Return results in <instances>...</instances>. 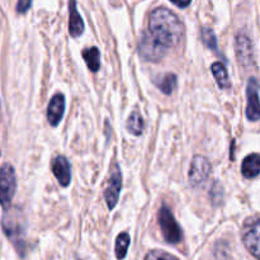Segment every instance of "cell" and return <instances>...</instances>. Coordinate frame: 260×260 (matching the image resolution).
I'll use <instances>...</instances> for the list:
<instances>
[{
    "mask_svg": "<svg viewBox=\"0 0 260 260\" xmlns=\"http://www.w3.org/2000/svg\"><path fill=\"white\" fill-rule=\"evenodd\" d=\"M149 30L162 45L169 48L177 46L184 33L183 24L178 15L164 7L156 8L151 12Z\"/></svg>",
    "mask_w": 260,
    "mask_h": 260,
    "instance_id": "1",
    "label": "cell"
},
{
    "mask_svg": "<svg viewBox=\"0 0 260 260\" xmlns=\"http://www.w3.org/2000/svg\"><path fill=\"white\" fill-rule=\"evenodd\" d=\"M169 51V47L162 45L155 36L151 35L150 30L142 32L141 38L139 41V55L142 60L157 62L162 60Z\"/></svg>",
    "mask_w": 260,
    "mask_h": 260,
    "instance_id": "2",
    "label": "cell"
},
{
    "mask_svg": "<svg viewBox=\"0 0 260 260\" xmlns=\"http://www.w3.org/2000/svg\"><path fill=\"white\" fill-rule=\"evenodd\" d=\"M157 221H159V226L167 243L178 244L182 240V230L175 221L172 211L167 206H162L160 208L157 213Z\"/></svg>",
    "mask_w": 260,
    "mask_h": 260,
    "instance_id": "3",
    "label": "cell"
},
{
    "mask_svg": "<svg viewBox=\"0 0 260 260\" xmlns=\"http://www.w3.org/2000/svg\"><path fill=\"white\" fill-rule=\"evenodd\" d=\"M17 180L14 168L10 164H4L0 168V205L7 207L14 197Z\"/></svg>",
    "mask_w": 260,
    "mask_h": 260,
    "instance_id": "4",
    "label": "cell"
},
{
    "mask_svg": "<svg viewBox=\"0 0 260 260\" xmlns=\"http://www.w3.org/2000/svg\"><path fill=\"white\" fill-rule=\"evenodd\" d=\"M243 243L249 253L260 260V218L246 221L243 229Z\"/></svg>",
    "mask_w": 260,
    "mask_h": 260,
    "instance_id": "5",
    "label": "cell"
},
{
    "mask_svg": "<svg viewBox=\"0 0 260 260\" xmlns=\"http://www.w3.org/2000/svg\"><path fill=\"white\" fill-rule=\"evenodd\" d=\"M211 170H212V167H211V162L207 157L201 156V155L193 157L189 168L190 185L198 188L205 184L208 178H210Z\"/></svg>",
    "mask_w": 260,
    "mask_h": 260,
    "instance_id": "6",
    "label": "cell"
},
{
    "mask_svg": "<svg viewBox=\"0 0 260 260\" xmlns=\"http://www.w3.org/2000/svg\"><path fill=\"white\" fill-rule=\"evenodd\" d=\"M111 170V178H109L108 187H107L106 192H104V198H106L107 206H108L109 210H113L116 207L117 202H118L119 194H121L122 174L117 164H114Z\"/></svg>",
    "mask_w": 260,
    "mask_h": 260,
    "instance_id": "7",
    "label": "cell"
},
{
    "mask_svg": "<svg viewBox=\"0 0 260 260\" xmlns=\"http://www.w3.org/2000/svg\"><path fill=\"white\" fill-rule=\"evenodd\" d=\"M235 48L238 61L241 66L249 69L254 65V52H253V43L245 33H239L235 40Z\"/></svg>",
    "mask_w": 260,
    "mask_h": 260,
    "instance_id": "8",
    "label": "cell"
},
{
    "mask_svg": "<svg viewBox=\"0 0 260 260\" xmlns=\"http://www.w3.org/2000/svg\"><path fill=\"white\" fill-rule=\"evenodd\" d=\"M248 95V107H246V117L249 121H258L260 119V99H259V84L254 78L248 83L246 89Z\"/></svg>",
    "mask_w": 260,
    "mask_h": 260,
    "instance_id": "9",
    "label": "cell"
},
{
    "mask_svg": "<svg viewBox=\"0 0 260 260\" xmlns=\"http://www.w3.org/2000/svg\"><path fill=\"white\" fill-rule=\"evenodd\" d=\"M51 168H52L53 175H55L56 179L58 180L61 187H68V185H70L71 165L65 156H62V155L56 156L55 159H53Z\"/></svg>",
    "mask_w": 260,
    "mask_h": 260,
    "instance_id": "10",
    "label": "cell"
},
{
    "mask_svg": "<svg viewBox=\"0 0 260 260\" xmlns=\"http://www.w3.org/2000/svg\"><path fill=\"white\" fill-rule=\"evenodd\" d=\"M65 112V96L58 93L51 98L47 107V121L52 127H56L61 122Z\"/></svg>",
    "mask_w": 260,
    "mask_h": 260,
    "instance_id": "11",
    "label": "cell"
},
{
    "mask_svg": "<svg viewBox=\"0 0 260 260\" xmlns=\"http://www.w3.org/2000/svg\"><path fill=\"white\" fill-rule=\"evenodd\" d=\"M84 32V22L80 13L78 12L75 0L69 2V33L71 37L76 38Z\"/></svg>",
    "mask_w": 260,
    "mask_h": 260,
    "instance_id": "12",
    "label": "cell"
},
{
    "mask_svg": "<svg viewBox=\"0 0 260 260\" xmlns=\"http://www.w3.org/2000/svg\"><path fill=\"white\" fill-rule=\"evenodd\" d=\"M241 173L246 179H253L260 174V155L250 154L243 160Z\"/></svg>",
    "mask_w": 260,
    "mask_h": 260,
    "instance_id": "13",
    "label": "cell"
},
{
    "mask_svg": "<svg viewBox=\"0 0 260 260\" xmlns=\"http://www.w3.org/2000/svg\"><path fill=\"white\" fill-rule=\"evenodd\" d=\"M3 225H4V229L9 238H18V235L22 234V226H20L19 222V213L17 211L8 213L5 216Z\"/></svg>",
    "mask_w": 260,
    "mask_h": 260,
    "instance_id": "14",
    "label": "cell"
},
{
    "mask_svg": "<svg viewBox=\"0 0 260 260\" xmlns=\"http://www.w3.org/2000/svg\"><path fill=\"white\" fill-rule=\"evenodd\" d=\"M211 71H212L213 76H215L216 81H217L218 86L221 89H230L231 88V80L229 76L228 70H226L225 65L222 62H215L211 66Z\"/></svg>",
    "mask_w": 260,
    "mask_h": 260,
    "instance_id": "15",
    "label": "cell"
},
{
    "mask_svg": "<svg viewBox=\"0 0 260 260\" xmlns=\"http://www.w3.org/2000/svg\"><path fill=\"white\" fill-rule=\"evenodd\" d=\"M154 83L162 93L167 94V95H170L174 91V89L177 88V75L172 73L164 74V75L155 79Z\"/></svg>",
    "mask_w": 260,
    "mask_h": 260,
    "instance_id": "16",
    "label": "cell"
},
{
    "mask_svg": "<svg viewBox=\"0 0 260 260\" xmlns=\"http://www.w3.org/2000/svg\"><path fill=\"white\" fill-rule=\"evenodd\" d=\"M83 58L91 73H96L101 69V52H99L98 47H95V46L84 50Z\"/></svg>",
    "mask_w": 260,
    "mask_h": 260,
    "instance_id": "17",
    "label": "cell"
},
{
    "mask_svg": "<svg viewBox=\"0 0 260 260\" xmlns=\"http://www.w3.org/2000/svg\"><path fill=\"white\" fill-rule=\"evenodd\" d=\"M126 126L127 129H128L132 135H135V136H141L145 128V121L144 118H142L141 113H139L137 111L132 112V113L129 114L128 119H127Z\"/></svg>",
    "mask_w": 260,
    "mask_h": 260,
    "instance_id": "18",
    "label": "cell"
},
{
    "mask_svg": "<svg viewBox=\"0 0 260 260\" xmlns=\"http://www.w3.org/2000/svg\"><path fill=\"white\" fill-rule=\"evenodd\" d=\"M129 243H131V239L127 233H122L117 236L116 240V256L119 260L123 259L126 256L127 250H128Z\"/></svg>",
    "mask_w": 260,
    "mask_h": 260,
    "instance_id": "19",
    "label": "cell"
},
{
    "mask_svg": "<svg viewBox=\"0 0 260 260\" xmlns=\"http://www.w3.org/2000/svg\"><path fill=\"white\" fill-rule=\"evenodd\" d=\"M201 36H202V41L210 50L216 51L217 50V38H216L215 32L211 28L203 27L201 30Z\"/></svg>",
    "mask_w": 260,
    "mask_h": 260,
    "instance_id": "20",
    "label": "cell"
},
{
    "mask_svg": "<svg viewBox=\"0 0 260 260\" xmlns=\"http://www.w3.org/2000/svg\"><path fill=\"white\" fill-rule=\"evenodd\" d=\"M210 197H211V202H212L215 206H218L221 202H222V200H223V188H222V185H221L218 182L213 183L212 188H211Z\"/></svg>",
    "mask_w": 260,
    "mask_h": 260,
    "instance_id": "21",
    "label": "cell"
},
{
    "mask_svg": "<svg viewBox=\"0 0 260 260\" xmlns=\"http://www.w3.org/2000/svg\"><path fill=\"white\" fill-rule=\"evenodd\" d=\"M144 260H179L172 254L162 250H151L146 254Z\"/></svg>",
    "mask_w": 260,
    "mask_h": 260,
    "instance_id": "22",
    "label": "cell"
},
{
    "mask_svg": "<svg viewBox=\"0 0 260 260\" xmlns=\"http://www.w3.org/2000/svg\"><path fill=\"white\" fill-rule=\"evenodd\" d=\"M32 5V0H18L17 4V12L18 13H25Z\"/></svg>",
    "mask_w": 260,
    "mask_h": 260,
    "instance_id": "23",
    "label": "cell"
},
{
    "mask_svg": "<svg viewBox=\"0 0 260 260\" xmlns=\"http://www.w3.org/2000/svg\"><path fill=\"white\" fill-rule=\"evenodd\" d=\"M170 2L179 8H187V7H189L190 3H192V0H170Z\"/></svg>",
    "mask_w": 260,
    "mask_h": 260,
    "instance_id": "24",
    "label": "cell"
},
{
    "mask_svg": "<svg viewBox=\"0 0 260 260\" xmlns=\"http://www.w3.org/2000/svg\"><path fill=\"white\" fill-rule=\"evenodd\" d=\"M234 150H235V141L231 142V155H230L231 160L235 159V156H234Z\"/></svg>",
    "mask_w": 260,
    "mask_h": 260,
    "instance_id": "25",
    "label": "cell"
}]
</instances>
